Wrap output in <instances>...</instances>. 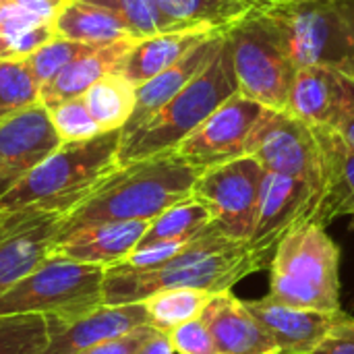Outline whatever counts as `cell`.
<instances>
[{
    "label": "cell",
    "instance_id": "6da1fadb",
    "mask_svg": "<svg viewBox=\"0 0 354 354\" xmlns=\"http://www.w3.org/2000/svg\"><path fill=\"white\" fill-rule=\"evenodd\" d=\"M257 272L261 268L249 245L226 239L212 226L164 266L151 270L108 268L104 278V305L143 303L172 288H195L218 295L232 290L234 284Z\"/></svg>",
    "mask_w": 354,
    "mask_h": 354
},
{
    "label": "cell",
    "instance_id": "7a4b0ae2",
    "mask_svg": "<svg viewBox=\"0 0 354 354\" xmlns=\"http://www.w3.org/2000/svg\"><path fill=\"white\" fill-rule=\"evenodd\" d=\"M199 174L201 170L174 151L120 166L60 220L56 239L102 222H151L172 205L193 197Z\"/></svg>",
    "mask_w": 354,
    "mask_h": 354
},
{
    "label": "cell",
    "instance_id": "3957f363",
    "mask_svg": "<svg viewBox=\"0 0 354 354\" xmlns=\"http://www.w3.org/2000/svg\"><path fill=\"white\" fill-rule=\"evenodd\" d=\"M122 131L62 143L48 160L0 193V212H48L66 216L120 168Z\"/></svg>",
    "mask_w": 354,
    "mask_h": 354
},
{
    "label": "cell",
    "instance_id": "277c9868",
    "mask_svg": "<svg viewBox=\"0 0 354 354\" xmlns=\"http://www.w3.org/2000/svg\"><path fill=\"white\" fill-rule=\"evenodd\" d=\"M259 15L297 68L328 66L354 79V0H272Z\"/></svg>",
    "mask_w": 354,
    "mask_h": 354
},
{
    "label": "cell",
    "instance_id": "5b68a950",
    "mask_svg": "<svg viewBox=\"0 0 354 354\" xmlns=\"http://www.w3.org/2000/svg\"><path fill=\"white\" fill-rule=\"evenodd\" d=\"M239 93L232 54L224 39L218 56L153 118L135 133L120 139L118 164L147 160L153 156L172 153L207 116H212L226 100Z\"/></svg>",
    "mask_w": 354,
    "mask_h": 354
},
{
    "label": "cell",
    "instance_id": "8992f818",
    "mask_svg": "<svg viewBox=\"0 0 354 354\" xmlns=\"http://www.w3.org/2000/svg\"><path fill=\"white\" fill-rule=\"evenodd\" d=\"M266 297L299 309L342 311L340 249L324 226L305 224L278 245Z\"/></svg>",
    "mask_w": 354,
    "mask_h": 354
},
{
    "label": "cell",
    "instance_id": "52a82bcc",
    "mask_svg": "<svg viewBox=\"0 0 354 354\" xmlns=\"http://www.w3.org/2000/svg\"><path fill=\"white\" fill-rule=\"evenodd\" d=\"M106 270L50 255L0 297V315L37 313L73 322L104 305Z\"/></svg>",
    "mask_w": 354,
    "mask_h": 354
},
{
    "label": "cell",
    "instance_id": "ba28073f",
    "mask_svg": "<svg viewBox=\"0 0 354 354\" xmlns=\"http://www.w3.org/2000/svg\"><path fill=\"white\" fill-rule=\"evenodd\" d=\"M239 93L268 110H286L297 66L266 19L255 12L226 33Z\"/></svg>",
    "mask_w": 354,
    "mask_h": 354
},
{
    "label": "cell",
    "instance_id": "9c48e42d",
    "mask_svg": "<svg viewBox=\"0 0 354 354\" xmlns=\"http://www.w3.org/2000/svg\"><path fill=\"white\" fill-rule=\"evenodd\" d=\"M247 156L255 158L266 172L297 178L324 191L326 151L319 131L286 110H263L251 133Z\"/></svg>",
    "mask_w": 354,
    "mask_h": 354
},
{
    "label": "cell",
    "instance_id": "30bf717a",
    "mask_svg": "<svg viewBox=\"0 0 354 354\" xmlns=\"http://www.w3.org/2000/svg\"><path fill=\"white\" fill-rule=\"evenodd\" d=\"M263 176L266 170L251 156L212 166L197 176L193 197L209 209L218 234L241 243L251 239Z\"/></svg>",
    "mask_w": 354,
    "mask_h": 354
},
{
    "label": "cell",
    "instance_id": "8fae6325",
    "mask_svg": "<svg viewBox=\"0 0 354 354\" xmlns=\"http://www.w3.org/2000/svg\"><path fill=\"white\" fill-rule=\"evenodd\" d=\"M319 212H322L319 189L301 183L297 178L266 172L255 228L251 239L247 241L261 272L270 270L278 245L290 232H295L305 224L322 226Z\"/></svg>",
    "mask_w": 354,
    "mask_h": 354
},
{
    "label": "cell",
    "instance_id": "7c38bea8",
    "mask_svg": "<svg viewBox=\"0 0 354 354\" xmlns=\"http://www.w3.org/2000/svg\"><path fill=\"white\" fill-rule=\"evenodd\" d=\"M263 106L243 97L241 93L226 100L212 116H207L174 153L197 170H207L218 164L247 156L251 133L255 131Z\"/></svg>",
    "mask_w": 354,
    "mask_h": 354
},
{
    "label": "cell",
    "instance_id": "4fadbf2b",
    "mask_svg": "<svg viewBox=\"0 0 354 354\" xmlns=\"http://www.w3.org/2000/svg\"><path fill=\"white\" fill-rule=\"evenodd\" d=\"M62 216L48 212H0V297L50 257Z\"/></svg>",
    "mask_w": 354,
    "mask_h": 354
},
{
    "label": "cell",
    "instance_id": "5bb4252c",
    "mask_svg": "<svg viewBox=\"0 0 354 354\" xmlns=\"http://www.w3.org/2000/svg\"><path fill=\"white\" fill-rule=\"evenodd\" d=\"M62 139L58 137L50 110L35 106L0 120V185L2 191L48 160Z\"/></svg>",
    "mask_w": 354,
    "mask_h": 354
},
{
    "label": "cell",
    "instance_id": "9a60e30c",
    "mask_svg": "<svg viewBox=\"0 0 354 354\" xmlns=\"http://www.w3.org/2000/svg\"><path fill=\"white\" fill-rule=\"evenodd\" d=\"M286 112L315 129L336 131L354 112V79L328 66H301Z\"/></svg>",
    "mask_w": 354,
    "mask_h": 354
},
{
    "label": "cell",
    "instance_id": "2e32d148",
    "mask_svg": "<svg viewBox=\"0 0 354 354\" xmlns=\"http://www.w3.org/2000/svg\"><path fill=\"white\" fill-rule=\"evenodd\" d=\"M247 309L278 344L280 354H315L332 330L346 317L344 311L299 309L270 301H245Z\"/></svg>",
    "mask_w": 354,
    "mask_h": 354
},
{
    "label": "cell",
    "instance_id": "e0dca14e",
    "mask_svg": "<svg viewBox=\"0 0 354 354\" xmlns=\"http://www.w3.org/2000/svg\"><path fill=\"white\" fill-rule=\"evenodd\" d=\"M48 324V348L46 354H79L100 342L120 338L137 328L149 326L147 309L143 303L131 305H102L73 322L46 319Z\"/></svg>",
    "mask_w": 354,
    "mask_h": 354
},
{
    "label": "cell",
    "instance_id": "ac0fdd59",
    "mask_svg": "<svg viewBox=\"0 0 354 354\" xmlns=\"http://www.w3.org/2000/svg\"><path fill=\"white\" fill-rule=\"evenodd\" d=\"M201 319L220 354H280L274 338L232 290L214 295Z\"/></svg>",
    "mask_w": 354,
    "mask_h": 354
},
{
    "label": "cell",
    "instance_id": "d6986e66",
    "mask_svg": "<svg viewBox=\"0 0 354 354\" xmlns=\"http://www.w3.org/2000/svg\"><path fill=\"white\" fill-rule=\"evenodd\" d=\"M149 222H102L56 239L50 255L104 270L124 261L141 243Z\"/></svg>",
    "mask_w": 354,
    "mask_h": 354
},
{
    "label": "cell",
    "instance_id": "ffe728a7",
    "mask_svg": "<svg viewBox=\"0 0 354 354\" xmlns=\"http://www.w3.org/2000/svg\"><path fill=\"white\" fill-rule=\"evenodd\" d=\"M226 35H216L203 44H199L193 52H189L183 60H178L174 66L166 68L164 73L156 75L147 83L137 87V100L135 110L122 129V137L135 133L139 127H143L149 118H153L176 93H180L222 50Z\"/></svg>",
    "mask_w": 354,
    "mask_h": 354
},
{
    "label": "cell",
    "instance_id": "44dd1931",
    "mask_svg": "<svg viewBox=\"0 0 354 354\" xmlns=\"http://www.w3.org/2000/svg\"><path fill=\"white\" fill-rule=\"evenodd\" d=\"M216 35H226V33L216 31L212 27H193V29L160 33L153 37L137 39V44L120 60L116 75L124 77L129 83L139 87L147 83L149 79H153L156 75L164 73L166 68L174 66L189 52H193L199 44Z\"/></svg>",
    "mask_w": 354,
    "mask_h": 354
},
{
    "label": "cell",
    "instance_id": "7402d4cb",
    "mask_svg": "<svg viewBox=\"0 0 354 354\" xmlns=\"http://www.w3.org/2000/svg\"><path fill=\"white\" fill-rule=\"evenodd\" d=\"M137 44L135 37H124L106 46L95 48L93 52L77 58L68 66H64L50 83L41 85L39 102L50 110L66 100L83 97L100 79L110 73H116L120 60L127 52Z\"/></svg>",
    "mask_w": 354,
    "mask_h": 354
},
{
    "label": "cell",
    "instance_id": "603a6c76",
    "mask_svg": "<svg viewBox=\"0 0 354 354\" xmlns=\"http://www.w3.org/2000/svg\"><path fill=\"white\" fill-rule=\"evenodd\" d=\"M326 151V180L319 222L326 228L338 216H354V147L332 129H317Z\"/></svg>",
    "mask_w": 354,
    "mask_h": 354
},
{
    "label": "cell",
    "instance_id": "cb8c5ba5",
    "mask_svg": "<svg viewBox=\"0 0 354 354\" xmlns=\"http://www.w3.org/2000/svg\"><path fill=\"white\" fill-rule=\"evenodd\" d=\"M54 29L58 37L91 46H106L124 37H133L124 21L114 10L81 0H68L64 4L54 19Z\"/></svg>",
    "mask_w": 354,
    "mask_h": 354
},
{
    "label": "cell",
    "instance_id": "d4e9b609",
    "mask_svg": "<svg viewBox=\"0 0 354 354\" xmlns=\"http://www.w3.org/2000/svg\"><path fill=\"white\" fill-rule=\"evenodd\" d=\"M168 17L228 33L247 17L261 12L272 0H153Z\"/></svg>",
    "mask_w": 354,
    "mask_h": 354
},
{
    "label": "cell",
    "instance_id": "484cf974",
    "mask_svg": "<svg viewBox=\"0 0 354 354\" xmlns=\"http://www.w3.org/2000/svg\"><path fill=\"white\" fill-rule=\"evenodd\" d=\"M85 106L102 133L122 131L135 110L137 87L124 77L110 73L100 79L85 95Z\"/></svg>",
    "mask_w": 354,
    "mask_h": 354
},
{
    "label": "cell",
    "instance_id": "4316f807",
    "mask_svg": "<svg viewBox=\"0 0 354 354\" xmlns=\"http://www.w3.org/2000/svg\"><path fill=\"white\" fill-rule=\"evenodd\" d=\"M209 228H212L209 209L195 197H189L172 205L164 214H160L156 220H151L139 247L158 245V243H191L199 239L203 232H207Z\"/></svg>",
    "mask_w": 354,
    "mask_h": 354
},
{
    "label": "cell",
    "instance_id": "83f0119b",
    "mask_svg": "<svg viewBox=\"0 0 354 354\" xmlns=\"http://www.w3.org/2000/svg\"><path fill=\"white\" fill-rule=\"evenodd\" d=\"M214 295L195 288H172L162 290L147 301H143L147 309L149 326L162 334H170L178 326L199 319L205 305Z\"/></svg>",
    "mask_w": 354,
    "mask_h": 354
},
{
    "label": "cell",
    "instance_id": "f1b7e54d",
    "mask_svg": "<svg viewBox=\"0 0 354 354\" xmlns=\"http://www.w3.org/2000/svg\"><path fill=\"white\" fill-rule=\"evenodd\" d=\"M39 89L25 58L0 60V120L35 106Z\"/></svg>",
    "mask_w": 354,
    "mask_h": 354
},
{
    "label": "cell",
    "instance_id": "f546056e",
    "mask_svg": "<svg viewBox=\"0 0 354 354\" xmlns=\"http://www.w3.org/2000/svg\"><path fill=\"white\" fill-rule=\"evenodd\" d=\"M108 8L114 10L124 21V25L129 27V33L135 39L193 29V25H187L168 17L153 0H114L108 4Z\"/></svg>",
    "mask_w": 354,
    "mask_h": 354
},
{
    "label": "cell",
    "instance_id": "4dcf8cb0",
    "mask_svg": "<svg viewBox=\"0 0 354 354\" xmlns=\"http://www.w3.org/2000/svg\"><path fill=\"white\" fill-rule=\"evenodd\" d=\"M48 324L44 315H0V354H46Z\"/></svg>",
    "mask_w": 354,
    "mask_h": 354
},
{
    "label": "cell",
    "instance_id": "1f68e13d",
    "mask_svg": "<svg viewBox=\"0 0 354 354\" xmlns=\"http://www.w3.org/2000/svg\"><path fill=\"white\" fill-rule=\"evenodd\" d=\"M100 46H91V44H81V41H73L66 37H54L50 44H46L44 48H39L37 52H33L31 56H27V64L35 77V81L41 85L50 83L64 66H68L71 62H75L77 58L93 52Z\"/></svg>",
    "mask_w": 354,
    "mask_h": 354
},
{
    "label": "cell",
    "instance_id": "d6a6232c",
    "mask_svg": "<svg viewBox=\"0 0 354 354\" xmlns=\"http://www.w3.org/2000/svg\"><path fill=\"white\" fill-rule=\"evenodd\" d=\"M50 116H52L54 129H56L58 137L62 139V143L87 141V139L102 135V131L95 124V120L91 118L83 97L66 100V102L50 108Z\"/></svg>",
    "mask_w": 354,
    "mask_h": 354
},
{
    "label": "cell",
    "instance_id": "836d02e7",
    "mask_svg": "<svg viewBox=\"0 0 354 354\" xmlns=\"http://www.w3.org/2000/svg\"><path fill=\"white\" fill-rule=\"evenodd\" d=\"M176 354H220L203 319H193L168 334Z\"/></svg>",
    "mask_w": 354,
    "mask_h": 354
},
{
    "label": "cell",
    "instance_id": "e575fe53",
    "mask_svg": "<svg viewBox=\"0 0 354 354\" xmlns=\"http://www.w3.org/2000/svg\"><path fill=\"white\" fill-rule=\"evenodd\" d=\"M158 330H153L151 326H143V328H137L120 338H112V340H106V342H100L87 351L79 354H135Z\"/></svg>",
    "mask_w": 354,
    "mask_h": 354
},
{
    "label": "cell",
    "instance_id": "d590c367",
    "mask_svg": "<svg viewBox=\"0 0 354 354\" xmlns=\"http://www.w3.org/2000/svg\"><path fill=\"white\" fill-rule=\"evenodd\" d=\"M56 37V29H54V21L48 23H39L31 29H27L25 33H21L19 37H15L10 41V50H12V58H27L33 52H37L39 48H44L46 44H50Z\"/></svg>",
    "mask_w": 354,
    "mask_h": 354
},
{
    "label": "cell",
    "instance_id": "8d00e7d4",
    "mask_svg": "<svg viewBox=\"0 0 354 354\" xmlns=\"http://www.w3.org/2000/svg\"><path fill=\"white\" fill-rule=\"evenodd\" d=\"M315 354H354V317L346 315Z\"/></svg>",
    "mask_w": 354,
    "mask_h": 354
},
{
    "label": "cell",
    "instance_id": "74e56055",
    "mask_svg": "<svg viewBox=\"0 0 354 354\" xmlns=\"http://www.w3.org/2000/svg\"><path fill=\"white\" fill-rule=\"evenodd\" d=\"M6 2H12L17 6L25 8L39 21H54L56 15L64 8V4L68 0H6Z\"/></svg>",
    "mask_w": 354,
    "mask_h": 354
},
{
    "label": "cell",
    "instance_id": "f35d334b",
    "mask_svg": "<svg viewBox=\"0 0 354 354\" xmlns=\"http://www.w3.org/2000/svg\"><path fill=\"white\" fill-rule=\"evenodd\" d=\"M135 354H176L172 348V342L168 338V334L156 332L139 351Z\"/></svg>",
    "mask_w": 354,
    "mask_h": 354
},
{
    "label": "cell",
    "instance_id": "ab89813d",
    "mask_svg": "<svg viewBox=\"0 0 354 354\" xmlns=\"http://www.w3.org/2000/svg\"><path fill=\"white\" fill-rule=\"evenodd\" d=\"M336 133L354 147V112L342 122V124H340V127H338V129H336Z\"/></svg>",
    "mask_w": 354,
    "mask_h": 354
},
{
    "label": "cell",
    "instance_id": "60d3db41",
    "mask_svg": "<svg viewBox=\"0 0 354 354\" xmlns=\"http://www.w3.org/2000/svg\"><path fill=\"white\" fill-rule=\"evenodd\" d=\"M8 58H12V50H10V44L0 27V60H8Z\"/></svg>",
    "mask_w": 354,
    "mask_h": 354
},
{
    "label": "cell",
    "instance_id": "b9f144b4",
    "mask_svg": "<svg viewBox=\"0 0 354 354\" xmlns=\"http://www.w3.org/2000/svg\"><path fill=\"white\" fill-rule=\"evenodd\" d=\"M81 2H89V4H97V6L108 8V4H110V2H114V0H81Z\"/></svg>",
    "mask_w": 354,
    "mask_h": 354
},
{
    "label": "cell",
    "instance_id": "7bdbcfd3",
    "mask_svg": "<svg viewBox=\"0 0 354 354\" xmlns=\"http://www.w3.org/2000/svg\"><path fill=\"white\" fill-rule=\"evenodd\" d=\"M278 2H295V0H278Z\"/></svg>",
    "mask_w": 354,
    "mask_h": 354
},
{
    "label": "cell",
    "instance_id": "ee69618b",
    "mask_svg": "<svg viewBox=\"0 0 354 354\" xmlns=\"http://www.w3.org/2000/svg\"><path fill=\"white\" fill-rule=\"evenodd\" d=\"M2 2H6V0H0V4H2Z\"/></svg>",
    "mask_w": 354,
    "mask_h": 354
},
{
    "label": "cell",
    "instance_id": "f6af8a7d",
    "mask_svg": "<svg viewBox=\"0 0 354 354\" xmlns=\"http://www.w3.org/2000/svg\"><path fill=\"white\" fill-rule=\"evenodd\" d=\"M0 193H2V185H0Z\"/></svg>",
    "mask_w": 354,
    "mask_h": 354
}]
</instances>
